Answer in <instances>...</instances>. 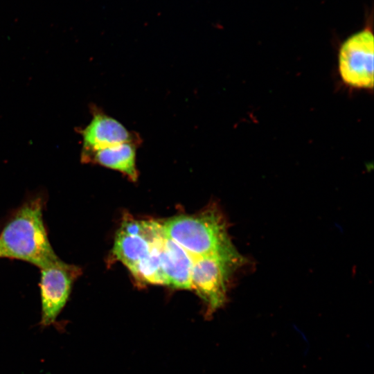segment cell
Returning <instances> with one entry per match:
<instances>
[{"mask_svg":"<svg viewBox=\"0 0 374 374\" xmlns=\"http://www.w3.org/2000/svg\"><path fill=\"white\" fill-rule=\"evenodd\" d=\"M42 209L40 197L26 202L4 226L0 241L7 258L26 261L40 269L60 259L50 244Z\"/></svg>","mask_w":374,"mask_h":374,"instance_id":"obj_1","label":"cell"},{"mask_svg":"<svg viewBox=\"0 0 374 374\" xmlns=\"http://www.w3.org/2000/svg\"><path fill=\"white\" fill-rule=\"evenodd\" d=\"M164 234L193 258L239 252L233 244L223 215L211 207L193 215H179L162 224Z\"/></svg>","mask_w":374,"mask_h":374,"instance_id":"obj_2","label":"cell"},{"mask_svg":"<svg viewBox=\"0 0 374 374\" xmlns=\"http://www.w3.org/2000/svg\"><path fill=\"white\" fill-rule=\"evenodd\" d=\"M246 262L240 253L210 255L193 258L191 288L213 309L226 299L230 278Z\"/></svg>","mask_w":374,"mask_h":374,"instance_id":"obj_3","label":"cell"},{"mask_svg":"<svg viewBox=\"0 0 374 374\" xmlns=\"http://www.w3.org/2000/svg\"><path fill=\"white\" fill-rule=\"evenodd\" d=\"M373 34L368 28L348 37L340 46L337 71L341 82L358 90L373 89Z\"/></svg>","mask_w":374,"mask_h":374,"instance_id":"obj_4","label":"cell"},{"mask_svg":"<svg viewBox=\"0 0 374 374\" xmlns=\"http://www.w3.org/2000/svg\"><path fill=\"white\" fill-rule=\"evenodd\" d=\"M81 269L60 259L41 269L40 292L43 326L52 324L65 306Z\"/></svg>","mask_w":374,"mask_h":374,"instance_id":"obj_5","label":"cell"},{"mask_svg":"<svg viewBox=\"0 0 374 374\" xmlns=\"http://www.w3.org/2000/svg\"><path fill=\"white\" fill-rule=\"evenodd\" d=\"M82 153H88L112 145L133 142L136 137L116 119L101 112L93 114L88 125L82 130Z\"/></svg>","mask_w":374,"mask_h":374,"instance_id":"obj_6","label":"cell"},{"mask_svg":"<svg viewBox=\"0 0 374 374\" xmlns=\"http://www.w3.org/2000/svg\"><path fill=\"white\" fill-rule=\"evenodd\" d=\"M160 258L166 285L190 290L193 258L166 235L160 245Z\"/></svg>","mask_w":374,"mask_h":374,"instance_id":"obj_7","label":"cell"},{"mask_svg":"<svg viewBox=\"0 0 374 374\" xmlns=\"http://www.w3.org/2000/svg\"><path fill=\"white\" fill-rule=\"evenodd\" d=\"M136 143L127 142L82 154L85 162L98 163L117 170L135 181L138 178L136 164Z\"/></svg>","mask_w":374,"mask_h":374,"instance_id":"obj_8","label":"cell"},{"mask_svg":"<svg viewBox=\"0 0 374 374\" xmlns=\"http://www.w3.org/2000/svg\"><path fill=\"white\" fill-rule=\"evenodd\" d=\"M164 235L154 238L129 233L119 229L114 238L112 258L123 263L132 272L140 261L149 254L152 245Z\"/></svg>","mask_w":374,"mask_h":374,"instance_id":"obj_9","label":"cell"},{"mask_svg":"<svg viewBox=\"0 0 374 374\" xmlns=\"http://www.w3.org/2000/svg\"><path fill=\"white\" fill-rule=\"evenodd\" d=\"M163 237L152 245L149 254L131 272L136 280L148 284L166 285L160 258V245Z\"/></svg>","mask_w":374,"mask_h":374,"instance_id":"obj_10","label":"cell"},{"mask_svg":"<svg viewBox=\"0 0 374 374\" xmlns=\"http://www.w3.org/2000/svg\"><path fill=\"white\" fill-rule=\"evenodd\" d=\"M0 258H7L6 253L5 251V249L0 241Z\"/></svg>","mask_w":374,"mask_h":374,"instance_id":"obj_11","label":"cell"}]
</instances>
